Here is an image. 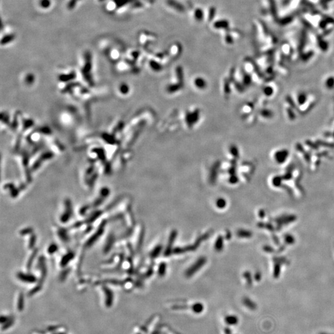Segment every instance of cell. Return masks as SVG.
I'll list each match as a JSON object with an SVG mask.
<instances>
[{"instance_id": "1", "label": "cell", "mask_w": 334, "mask_h": 334, "mask_svg": "<svg viewBox=\"0 0 334 334\" xmlns=\"http://www.w3.org/2000/svg\"><path fill=\"white\" fill-rule=\"evenodd\" d=\"M288 152L287 150H281L277 151L274 154V158L277 161H284L288 157Z\"/></svg>"}, {"instance_id": "2", "label": "cell", "mask_w": 334, "mask_h": 334, "mask_svg": "<svg viewBox=\"0 0 334 334\" xmlns=\"http://www.w3.org/2000/svg\"><path fill=\"white\" fill-rule=\"evenodd\" d=\"M15 37L16 36L14 35V34H9V35L5 36L1 39V44L2 45L6 44H8V43L12 41L15 39Z\"/></svg>"}, {"instance_id": "3", "label": "cell", "mask_w": 334, "mask_h": 334, "mask_svg": "<svg viewBox=\"0 0 334 334\" xmlns=\"http://www.w3.org/2000/svg\"><path fill=\"white\" fill-rule=\"evenodd\" d=\"M40 5L44 9H47L51 6V1L50 0H40Z\"/></svg>"}, {"instance_id": "4", "label": "cell", "mask_w": 334, "mask_h": 334, "mask_svg": "<svg viewBox=\"0 0 334 334\" xmlns=\"http://www.w3.org/2000/svg\"><path fill=\"white\" fill-rule=\"evenodd\" d=\"M325 85L326 87L329 88V89H331L333 88L334 86V78H330L327 79H326L325 82Z\"/></svg>"}, {"instance_id": "5", "label": "cell", "mask_w": 334, "mask_h": 334, "mask_svg": "<svg viewBox=\"0 0 334 334\" xmlns=\"http://www.w3.org/2000/svg\"><path fill=\"white\" fill-rule=\"evenodd\" d=\"M319 334H333V333H325V332H321Z\"/></svg>"}, {"instance_id": "6", "label": "cell", "mask_w": 334, "mask_h": 334, "mask_svg": "<svg viewBox=\"0 0 334 334\" xmlns=\"http://www.w3.org/2000/svg\"><path fill=\"white\" fill-rule=\"evenodd\" d=\"M99 1H104V0H99Z\"/></svg>"}]
</instances>
